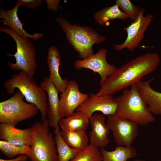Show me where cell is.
<instances>
[{"label":"cell","mask_w":161,"mask_h":161,"mask_svg":"<svg viewBox=\"0 0 161 161\" xmlns=\"http://www.w3.org/2000/svg\"><path fill=\"white\" fill-rule=\"evenodd\" d=\"M160 62L159 55L154 52L145 54L131 60L114 71L96 94L112 95L128 89L154 71Z\"/></svg>","instance_id":"1"},{"label":"cell","mask_w":161,"mask_h":161,"mask_svg":"<svg viewBox=\"0 0 161 161\" xmlns=\"http://www.w3.org/2000/svg\"><path fill=\"white\" fill-rule=\"evenodd\" d=\"M55 20L65 33L68 42L81 59L94 54V45L106 41L105 36L100 35L91 27L72 24L61 15L56 17Z\"/></svg>","instance_id":"2"},{"label":"cell","mask_w":161,"mask_h":161,"mask_svg":"<svg viewBox=\"0 0 161 161\" xmlns=\"http://www.w3.org/2000/svg\"><path fill=\"white\" fill-rule=\"evenodd\" d=\"M115 98L118 106L114 115L116 117L131 120L142 126L155 121L153 114L140 95L137 83L131 86L130 89L123 90Z\"/></svg>","instance_id":"3"},{"label":"cell","mask_w":161,"mask_h":161,"mask_svg":"<svg viewBox=\"0 0 161 161\" xmlns=\"http://www.w3.org/2000/svg\"><path fill=\"white\" fill-rule=\"evenodd\" d=\"M3 85L7 93L11 95L15 94V90L17 88L22 92L27 102L35 105L38 108L42 121L47 118L48 102L46 93L36 84L33 77L26 72L21 71L5 81Z\"/></svg>","instance_id":"4"},{"label":"cell","mask_w":161,"mask_h":161,"mask_svg":"<svg viewBox=\"0 0 161 161\" xmlns=\"http://www.w3.org/2000/svg\"><path fill=\"white\" fill-rule=\"evenodd\" d=\"M48 119L35 122L30 127L32 142L29 157L31 161H58L54 138L49 132Z\"/></svg>","instance_id":"5"},{"label":"cell","mask_w":161,"mask_h":161,"mask_svg":"<svg viewBox=\"0 0 161 161\" xmlns=\"http://www.w3.org/2000/svg\"><path fill=\"white\" fill-rule=\"evenodd\" d=\"M0 32L6 33L15 41L16 51L14 54L7 55L15 57L16 62H8L9 68L15 71H23L32 77L35 75L37 67L35 58V50L34 45L30 38L19 35L8 26L1 27Z\"/></svg>","instance_id":"6"},{"label":"cell","mask_w":161,"mask_h":161,"mask_svg":"<svg viewBox=\"0 0 161 161\" xmlns=\"http://www.w3.org/2000/svg\"><path fill=\"white\" fill-rule=\"evenodd\" d=\"M18 89L8 99L0 103V123L16 126L19 122L35 116L39 111L35 105L25 102Z\"/></svg>","instance_id":"7"},{"label":"cell","mask_w":161,"mask_h":161,"mask_svg":"<svg viewBox=\"0 0 161 161\" xmlns=\"http://www.w3.org/2000/svg\"><path fill=\"white\" fill-rule=\"evenodd\" d=\"M145 10L141 8L139 14L137 18L128 27H124L126 31L127 36L125 41L120 44H115L114 49L120 51L126 49L130 52L140 46L141 41L144 38V33L153 20L154 15L148 14L144 16Z\"/></svg>","instance_id":"8"},{"label":"cell","mask_w":161,"mask_h":161,"mask_svg":"<svg viewBox=\"0 0 161 161\" xmlns=\"http://www.w3.org/2000/svg\"><path fill=\"white\" fill-rule=\"evenodd\" d=\"M107 116L106 124L117 145L131 146L138 136L139 124L129 119L117 118L114 115Z\"/></svg>","instance_id":"9"},{"label":"cell","mask_w":161,"mask_h":161,"mask_svg":"<svg viewBox=\"0 0 161 161\" xmlns=\"http://www.w3.org/2000/svg\"><path fill=\"white\" fill-rule=\"evenodd\" d=\"M107 52L105 48L100 49L96 53L86 59L76 61L74 64L75 68L77 70L89 69L94 73L98 74L100 77V84L101 86L117 69L115 65L108 62L106 58Z\"/></svg>","instance_id":"10"},{"label":"cell","mask_w":161,"mask_h":161,"mask_svg":"<svg viewBox=\"0 0 161 161\" xmlns=\"http://www.w3.org/2000/svg\"><path fill=\"white\" fill-rule=\"evenodd\" d=\"M118 104L112 95L98 96L91 93L87 98L76 109V111L81 112L89 118L96 111L104 115H113L116 112Z\"/></svg>","instance_id":"11"},{"label":"cell","mask_w":161,"mask_h":161,"mask_svg":"<svg viewBox=\"0 0 161 161\" xmlns=\"http://www.w3.org/2000/svg\"><path fill=\"white\" fill-rule=\"evenodd\" d=\"M88 95L80 92L75 80H69L65 91L60 94L58 113L61 118L73 113L88 97Z\"/></svg>","instance_id":"12"},{"label":"cell","mask_w":161,"mask_h":161,"mask_svg":"<svg viewBox=\"0 0 161 161\" xmlns=\"http://www.w3.org/2000/svg\"><path fill=\"white\" fill-rule=\"evenodd\" d=\"M92 129L89 136L90 144L99 148H104L109 143L110 131L106 123L105 115L94 114L89 119Z\"/></svg>","instance_id":"13"},{"label":"cell","mask_w":161,"mask_h":161,"mask_svg":"<svg viewBox=\"0 0 161 161\" xmlns=\"http://www.w3.org/2000/svg\"><path fill=\"white\" fill-rule=\"evenodd\" d=\"M40 86L46 92L48 96L47 115L49 127L54 129L59 128L58 123L61 119L58 113L59 92L47 77L44 78Z\"/></svg>","instance_id":"14"},{"label":"cell","mask_w":161,"mask_h":161,"mask_svg":"<svg viewBox=\"0 0 161 161\" xmlns=\"http://www.w3.org/2000/svg\"><path fill=\"white\" fill-rule=\"evenodd\" d=\"M0 138L14 145L30 146L32 142L31 128L20 129L9 124L1 123Z\"/></svg>","instance_id":"15"},{"label":"cell","mask_w":161,"mask_h":161,"mask_svg":"<svg viewBox=\"0 0 161 161\" xmlns=\"http://www.w3.org/2000/svg\"><path fill=\"white\" fill-rule=\"evenodd\" d=\"M61 57L59 51L55 46H52L48 50L47 62L49 72V80L55 86L59 92L63 93L65 90L68 81L64 79L59 74V66L61 64Z\"/></svg>","instance_id":"16"},{"label":"cell","mask_w":161,"mask_h":161,"mask_svg":"<svg viewBox=\"0 0 161 161\" xmlns=\"http://www.w3.org/2000/svg\"><path fill=\"white\" fill-rule=\"evenodd\" d=\"M20 6L19 4L17 2L15 7L11 10H5L1 9L0 18L2 20L0 22L2 23L4 26L10 27L20 36L34 40H38L42 37L44 35L43 33L35 32L32 35L23 29V24L20 21L17 15L18 9Z\"/></svg>","instance_id":"17"},{"label":"cell","mask_w":161,"mask_h":161,"mask_svg":"<svg viewBox=\"0 0 161 161\" xmlns=\"http://www.w3.org/2000/svg\"><path fill=\"white\" fill-rule=\"evenodd\" d=\"M154 80H141L137 83L140 95L153 114L161 116V92L154 89L150 83Z\"/></svg>","instance_id":"18"},{"label":"cell","mask_w":161,"mask_h":161,"mask_svg":"<svg viewBox=\"0 0 161 161\" xmlns=\"http://www.w3.org/2000/svg\"><path fill=\"white\" fill-rule=\"evenodd\" d=\"M89 123V119L85 114L76 111L70 115L61 118L58 124L62 130L75 131L86 130Z\"/></svg>","instance_id":"19"},{"label":"cell","mask_w":161,"mask_h":161,"mask_svg":"<svg viewBox=\"0 0 161 161\" xmlns=\"http://www.w3.org/2000/svg\"><path fill=\"white\" fill-rule=\"evenodd\" d=\"M100 150L102 161H127L129 159L134 158L137 155L136 150L132 146L117 145L114 150L111 151H107L104 148Z\"/></svg>","instance_id":"20"},{"label":"cell","mask_w":161,"mask_h":161,"mask_svg":"<svg viewBox=\"0 0 161 161\" xmlns=\"http://www.w3.org/2000/svg\"><path fill=\"white\" fill-rule=\"evenodd\" d=\"M59 128L54 129V139L56 146L58 161H70L80 151L73 148L65 142Z\"/></svg>","instance_id":"21"},{"label":"cell","mask_w":161,"mask_h":161,"mask_svg":"<svg viewBox=\"0 0 161 161\" xmlns=\"http://www.w3.org/2000/svg\"><path fill=\"white\" fill-rule=\"evenodd\" d=\"M93 17L95 22L101 26H104L110 20L118 19L125 21L129 18L115 4L97 11L94 14Z\"/></svg>","instance_id":"22"},{"label":"cell","mask_w":161,"mask_h":161,"mask_svg":"<svg viewBox=\"0 0 161 161\" xmlns=\"http://www.w3.org/2000/svg\"><path fill=\"white\" fill-rule=\"evenodd\" d=\"M61 133L65 142L73 148L82 151L89 145L86 130L69 131L61 130Z\"/></svg>","instance_id":"23"},{"label":"cell","mask_w":161,"mask_h":161,"mask_svg":"<svg viewBox=\"0 0 161 161\" xmlns=\"http://www.w3.org/2000/svg\"><path fill=\"white\" fill-rule=\"evenodd\" d=\"M0 150L7 157L13 158L21 154L29 155L30 146L16 145L3 140L0 141Z\"/></svg>","instance_id":"24"},{"label":"cell","mask_w":161,"mask_h":161,"mask_svg":"<svg viewBox=\"0 0 161 161\" xmlns=\"http://www.w3.org/2000/svg\"><path fill=\"white\" fill-rule=\"evenodd\" d=\"M103 157L99 148L89 144L80 151L70 161H102Z\"/></svg>","instance_id":"25"},{"label":"cell","mask_w":161,"mask_h":161,"mask_svg":"<svg viewBox=\"0 0 161 161\" xmlns=\"http://www.w3.org/2000/svg\"><path fill=\"white\" fill-rule=\"evenodd\" d=\"M115 4L120 8L123 13L133 21L139 14L140 8L132 4L129 0H117Z\"/></svg>","instance_id":"26"},{"label":"cell","mask_w":161,"mask_h":161,"mask_svg":"<svg viewBox=\"0 0 161 161\" xmlns=\"http://www.w3.org/2000/svg\"><path fill=\"white\" fill-rule=\"evenodd\" d=\"M42 0H18L17 1L21 6H25L30 9H34L40 5Z\"/></svg>","instance_id":"27"},{"label":"cell","mask_w":161,"mask_h":161,"mask_svg":"<svg viewBox=\"0 0 161 161\" xmlns=\"http://www.w3.org/2000/svg\"><path fill=\"white\" fill-rule=\"evenodd\" d=\"M47 8L49 10H52L55 12H57L59 9L60 2L59 0H46Z\"/></svg>","instance_id":"28"},{"label":"cell","mask_w":161,"mask_h":161,"mask_svg":"<svg viewBox=\"0 0 161 161\" xmlns=\"http://www.w3.org/2000/svg\"><path fill=\"white\" fill-rule=\"evenodd\" d=\"M29 157L28 155L26 154H21L18 155L17 157L11 159H0V161H20L24 159H27Z\"/></svg>","instance_id":"29"},{"label":"cell","mask_w":161,"mask_h":161,"mask_svg":"<svg viewBox=\"0 0 161 161\" xmlns=\"http://www.w3.org/2000/svg\"><path fill=\"white\" fill-rule=\"evenodd\" d=\"M133 161H145L144 160H140L139 159H137ZM157 161H159L157 160Z\"/></svg>","instance_id":"30"},{"label":"cell","mask_w":161,"mask_h":161,"mask_svg":"<svg viewBox=\"0 0 161 161\" xmlns=\"http://www.w3.org/2000/svg\"><path fill=\"white\" fill-rule=\"evenodd\" d=\"M27 160V159H24V160H20V161H26Z\"/></svg>","instance_id":"31"},{"label":"cell","mask_w":161,"mask_h":161,"mask_svg":"<svg viewBox=\"0 0 161 161\" xmlns=\"http://www.w3.org/2000/svg\"><path fill=\"white\" fill-rule=\"evenodd\" d=\"M160 8H161V5H160Z\"/></svg>","instance_id":"32"}]
</instances>
